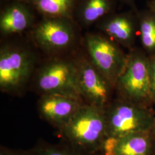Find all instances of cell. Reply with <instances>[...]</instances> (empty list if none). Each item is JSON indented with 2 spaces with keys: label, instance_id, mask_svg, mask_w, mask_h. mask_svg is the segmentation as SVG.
<instances>
[{
  "label": "cell",
  "instance_id": "ba28073f",
  "mask_svg": "<svg viewBox=\"0 0 155 155\" xmlns=\"http://www.w3.org/2000/svg\"><path fill=\"white\" fill-rule=\"evenodd\" d=\"M83 105L81 99L61 94H44L39 112L46 120L62 127Z\"/></svg>",
  "mask_w": 155,
  "mask_h": 155
},
{
  "label": "cell",
  "instance_id": "ac0fdd59",
  "mask_svg": "<svg viewBox=\"0 0 155 155\" xmlns=\"http://www.w3.org/2000/svg\"><path fill=\"white\" fill-rule=\"evenodd\" d=\"M0 155H27V154L26 152H18L6 148L1 147L0 150Z\"/></svg>",
  "mask_w": 155,
  "mask_h": 155
},
{
  "label": "cell",
  "instance_id": "ffe728a7",
  "mask_svg": "<svg viewBox=\"0 0 155 155\" xmlns=\"http://www.w3.org/2000/svg\"><path fill=\"white\" fill-rule=\"evenodd\" d=\"M149 9L155 14V0H151L148 4Z\"/></svg>",
  "mask_w": 155,
  "mask_h": 155
},
{
  "label": "cell",
  "instance_id": "9a60e30c",
  "mask_svg": "<svg viewBox=\"0 0 155 155\" xmlns=\"http://www.w3.org/2000/svg\"><path fill=\"white\" fill-rule=\"evenodd\" d=\"M40 11L51 16H64L70 11L73 0H33Z\"/></svg>",
  "mask_w": 155,
  "mask_h": 155
},
{
  "label": "cell",
  "instance_id": "e0dca14e",
  "mask_svg": "<svg viewBox=\"0 0 155 155\" xmlns=\"http://www.w3.org/2000/svg\"><path fill=\"white\" fill-rule=\"evenodd\" d=\"M150 87L152 101L155 102V52L148 55Z\"/></svg>",
  "mask_w": 155,
  "mask_h": 155
},
{
  "label": "cell",
  "instance_id": "6da1fadb",
  "mask_svg": "<svg viewBox=\"0 0 155 155\" xmlns=\"http://www.w3.org/2000/svg\"><path fill=\"white\" fill-rule=\"evenodd\" d=\"M61 128L65 144L84 155H97L107 137L105 109L82 105Z\"/></svg>",
  "mask_w": 155,
  "mask_h": 155
},
{
  "label": "cell",
  "instance_id": "8fae6325",
  "mask_svg": "<svg viewBox=\"0 0 155 155\" xmlns=\"http://www.w3.org/2000/svg\"><path fill=\"white\" fill-rule=\"evenodd\" d=\"M153 140L150 132L128 134L117 140L114 155H152Z\"/></svg>",
  "mask_w": 155,
  "mask_h": 155
},
{
  "label": "cell",
  "instance_id": "2e32d148",
  "mask_svg": "<svg viewBox=\"0 0 155 155\" xmlns=\"http://www.w3.org/2000/svg\"><path fill=\"white\" fill-rule=\"evenodd\" d=\"M26 153L27 155H86L74 150L66 144H40Z\"/></svg>",
  "mask_w": 155,
  "mask_h": 155
},
{
  "label": "cell",
  "instance_id": "5b68a950",
  "mask_svg": "<svg viewBox=\"0 0 155 155\" xmlns=\"http://www.w3.org/2000/svg\"><path fill=\"white\" fill-rule=\"evenodd\" d=\"M37 83L44 94H61L79 99L82 98L77 64L71 62L58 61L50 63L40 72Z\"/></svg>",
  "mask_w": 155,
  "mask_h": 155
},
{
  "label": "cell",
  "instance_id": "4fadbf2b",
  "mask_svg": "<svg viewBox=\"0 0 155 155\" xmlns=\"http://www.w3.org/2000/svg\"><path fill=\"white\" fill-rule=\"evenodd\" d=\"M139 34L145 51L150 55L155 52V14L148 10L137 13Z\"/></svg>",
  "mask_w": 155,
  "mask_h": 155
},
{
  "label": "cell",
  "instance_id": "52a82bcc",
  "mask_svg": "<svg viewBox=\"0 0 155 155\" xmlns=\"http://www.w3.org/2000/svg\"><path fill=\"white\" fill-rule=\"evenodd\" d=\"M77 67L81 97L87 101L88 105L105 109L112 85L91 61L79 62Z\"/></svg>",
  "mask_w": 155,
  "mask_h": 155
},
{
  "label": "cell",
  "instance_id": "9c48e42d",
  "mask_svg": "<svg viewBox=\"0 0 155 155\" xmlns=\"http://www.w3.org/2000/svg\"><path fill=\"white\" fill-rule=\"evenodd\" d=\"M101 28L111 40L132 48L139 33L137 13L132 11L109 16L102 22Z\"/></svg>",
  "mask_w": 155,
  "mask_h": 155
},
{
  "label": "cell",
  "instance_id": "7402d4cb",
  "mask_svg": "<svg viewBox=\"0 0 155 155\" xmlns=\"http://www.w3.org/2000/svg\"><path fill=\"white\" fill-rule=\"evenodd\" d=\"M102 155V154L100 153H98V154H97V155Z\"/></svg>",
  "mask_w": 155,
  "mask_h": 155
},
{
  "label": "cell",
  "instance_id": "3957f363",
  "mask_svg": "<svg viewBox=\"0 0 155 155\" xmlns=\"http://www.w3.org/2000/svg\"><path fill=\"white\" fill-rule=\"evenodd\" d=\"M116 86L125 100L143 105L146 102L152 101L149 57L145 52L132 50Z\"/></svg>",
  "mask_w": 155,
  "mask_h": 155
},
{
  "label": "cell",
  "instance_id": "277c9868",
  "mask_svg": "<svg viewBox=\"0 0 155 155\" xmlns=\"http://www.w3.org/2000/svg\"><path fill=\"white\" fill-rule=\"evenodd\" d=\"M86 44L92 63L115 86L126 66L127 56L113 40L101 35L89 36Z\"/></svg>",
  "mask_w": 155,
  "mask_h": 155
},
{
  "label": "cell",
  "instance_id": "8992f818",
  "mask_svg": "<svg viewBox=\"0 0 155 155\" xmlns=\"http://www.w3.org/2000/svg\"><path fill=\"white\" fill-rule=\"evenodd\" d=\"M32 59L24 50L6 47L0 53V87L11 91L25 83L32 69Z\"/></svg>",
  "mask_w": 155,
  "mask_h": 155
},
{
  "label": "cell",
  "instance_id": "d6986e66",
  "mask_svg": "<svg viewBox=\"0 0 155 155\" xmlns=\"http://www.w3.org/2000/svg\"><path fill=\"white\" fill-rule=\"evenodd\" d=\"M124 2H125L126 3H127L130 6L132 9V11L135 12V13H137L139 12V10L137 8L136 5L135 4L134 0H122Z\"/></svg>",
  "mask_w": 155,
  "mask_h": 155
},
{
  "label": "cell",
  "instance_id": "30bf717a",
  "mask_svg": "<svg viewBox=\"0 0 155 155\" xmlns=\"http://www.w3.org/2000/svg\"><path fill=\"white\" fill-rule=\"evenodd\" d=\"M34 36L40 47L49 51L66 48L72 43L74 34L67 24L60 20H47L36 29Z\"/></svg>",
  "mask_w": 155,
  "mask_h": 155
},
{
  "label": "cell",
  "instance_id": "44dd1931",
  "mask_svg": "<svg viewBox=\"0 0 155 155\" xmlns=\"http://www.w3.org/2000/svg\"><path fill=\"white\" fill-rule=\"evenodd\" d=\"M153 130L154 131V133L155 134V122H154V125H153Z\"/></svg>",
  "mask_w": 155,
  "mask_h": 155
},
{
  "label": "cell",
  "instance_id": "7a4b0ae2",
  "mask_svg": "<svg viewBox=\"0 0 155 155\" xmlns=\"http://www.w3.org/2000/svg\"><path fill=\"white\" fill-rule=\"evenodd\" d=\"M105 114L107 137L119 139L153 130L155 116L143 105L127 100L118 101L107 107Z\"/></svg>",
  "mask_w": 155,
  "mask_h": 155
},
{
  "label": "cell",
  "instance_id": "7c38bea8",
  "mask_svg": "<svg viewBox=\"0 0 155 155\" xmlns=\"http://www.w3.org/2000/svg\"><path fill=\"white\" fill-rule=\"evenodd\" d=\"M29 18L25 8L21 6H13L6 9L1 17V29L5 33L21 32L28 27Z\"/></svg>",
  "mask_w": 155,
  "mask_h": 155
},
{
  "label": "cell",
  "instance_id": "5bb4252c",
  "mask_svg": "<svg viewBox=\"0 0 155 155\" xmlns=\"http://www.w3.org/2000/svg\"><path fill=\"white\" fill-rule=\"evenodd\" d=\"M113 6L112 0H89L83 10V18L86 22H94L109 13Z\"/></svg>",
  "mask_w": 155,
  "mask_h": 155
}]
</instances>
